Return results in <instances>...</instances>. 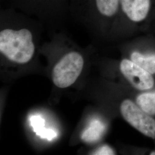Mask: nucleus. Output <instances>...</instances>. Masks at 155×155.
<instances>
[{"mask_svg": "<svg viewBox=\"0 0 155 155\" xmlns=\"http://www.w3.org/2000/svg\"><path fill=\"white\" fill-rule=\"evenodd\" d=\"M122 117L132 127L145 136L155 139V120L132 100H124L120 105Z\"/></svg>", "mask_w": 155, "mask_h": 155, "instance_id": "6", "label": "nucleus"}, {"mask_svg": "<svg viewBox=\"0 0 155 155\" xmlns=\"http://www.w3.org/2000/svg\"><path fill=\"white\" fill-rule=\"evenodd\" d=\"M130 59L151 74H155V52L143 53L134 50L130 53Z\"/></svg>", "mask_w": 155, "mask_h": 155, "instance_id": "8", "label": "nucleus"}, {"mask_svg": "<svg viewBox=\"0 0 155 155\" xmlns=\"http://www.w3.org/2000/svg\"><path fill=\"white\" fill-rule=\"evenodd\" d=\"M150 155H155V151H153V152H152L150 153Z\"/></svg>", "mask_w": 155, "mask_h": 155, "instance_id": "11", "label": "nucleus"}, {"mask_svg": "<svg viewBox=\"0 0 155 155\" xmlns=\"http://www.w3.org/2000/svg\"><path fill=\"white\" fill-rule=\"evenodd\" d=\"M30 16L12 7L1 9L0 52L9 61L25 64L34 56V34L26 26Z\"/></svg>", "mask_w": 155, "mask_h": 155, "instance_id": "1", "label": "nucleus"}, {"mask_svg": "<svg viewBox=\"0 0 155 155\" xmlns=\"http://www.w3.org/2000/svg\"><path fill=\"white\" fill-rule=\"evenodd\" d=\"M93 154L97 155H115V152L110 147L107 145H105L95 150Z\"/></svg>", "mask_w": 155, "mask_h": 155, "instance_id": "10", "label": "nucleus"}, {"mask_svg": "<svg viewBox=\"0 0 155 155\" xmlns=\"http://www.w3.org/2000/svg\"><path fill=\"white\" fill-rule=\"evenodd\" d=\"M122 25H142L155 21V0H120Z\"/></svg>", "mask_w": 155, "mask_h": 155, "instance_id": "5", "label": "nucleus"}, {"mask_svg": "<svg viewBox=\"0 0 155 155\" xmlns=\"http://www.w3.org/2000/svg\"><path fill=\"white\" fill-rule=\"evenodd\" d=\"M136 104L148 114L152 116L155 115V91L139 95L136 98Z\"/></svg>", "mask_w": 155, "mask_h": 155, "instance_id": "9", "label": "nucleus"}, {"mask_svg": "<svg viewBox=\"0 0 155 155\" xmlns=\"http://www.w3.org/2000/svg\"><path fill=\"white\" fill-rule=\"evenodd\" d=\"M70 0H9L12 8L38 18L57 23L69 15Z\"/></svg>", "mask_w": 155, "mask_h": 155, "instance_id": "3", "label": "nucleus"}, {"mask_svg": "<svg viewBox=\"0 0 155 155\" xmlns=\"http://www.w3.org/2000/svg\"><path fill=\"white\" fill-rule=\"evenodd\" d=\"M69 14L85 24L103 29L122 25L120 0H70Z\"/></svg>", "mask_w": 155, "mask_h": 155, "instance_id": "2", "label": "nucleus"}, {"mask_svg": "<svg viewBox=\"0 0 155 155\" xmlns=\"http://www.w3.org/2000/svg\"><path fill=\"white\" fill-rule=\"evenodd\" d=\"M120 71L134 88L140 91L151 89L155 84L152 74L130 59H124L120 62Z\"/></svg>", "mask_w": 155, "mask_h": 155, "instance_id": "7", "label": "nucleus"}, {"mask_svg": "<svg viewBox=\"0 0 155 155\" xmlns=\"http://www.w3.org/2000/svg\"><path fill=\"white\" fill-rule=\"evenodd\" d=\"M84 58L79 52L70 51L61 57L52 71V81L59 88H67L75 82L83 70Z\"/></svg>", "mask_w": 155, "mask_h": 155, "instance_id": "4", "label": "nucleus"}]
</instances>
